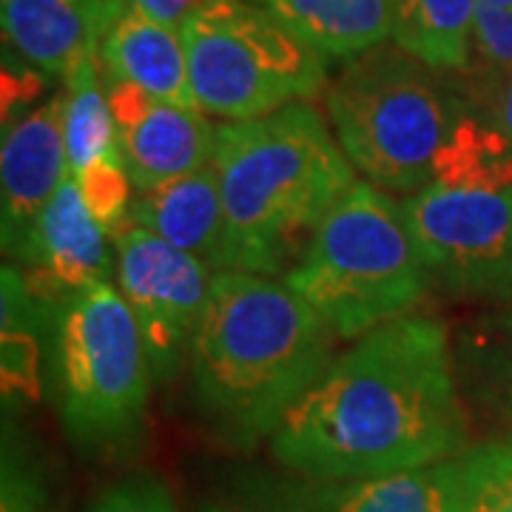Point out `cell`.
<instances>
[{"mask_svg":"<svg viewBox=\"0 0 512 512\" xmlns=\"http://www.w3.org/2000/svg\"><path fill=\"white\" fill-rule=\"evenodd\" d=\"M467 433L450 330L410 313L333 356L271 450L296 476L382 478L453 461L470 450Z\"/></svg>","mask_w":512,"mask_h":512,"instance_id":"1","label":"cell"},{"mask_svg":"<svg viewBox=\"0 0 512 512\" xmlns=\"http://www.w3.org/2000/svg\"><path fill=\"white\" fill-rule=\"evenodd\" d=\"M336 336L274 276L217 271L191 350V396L217 436L254 447L274 436L333 359Z\"/></svg>","mask_w":512,"mask_h":512,"instance_id":"2","label":"cell"},{"mask_svg":"<svg viewBox=\"0 0 512 512\" xmlns=\"http://www.w3.org/2000/svg\"><path fill=\"white\" fill-rule=\"evenodd\" d=\"M228 271L285 276L348 194L356 168L311 103L217 126Z\"/></svg>","mask_w":512,"mask_h":512,"instance_id":"3","label":"cell"},{"mask_svg":"<svg viewBox=\"0 0 512 512\" xmlns=\"http://www.w3.org/2000/svg\"><path fill=\"white\" fill-rule=\"evenodd\" d=\"M402 214L430 288L512 308V137L470 111Z\"/></svg>","mask_w":512,"mask_h":512,"instance_id":"4","label":"cell"},{"mask_svg":"<svg viewBox=\"0 0 512 512\" xmlns=\"http://www.w3.org/2000/svg\"><path fill=\"white\" fill-rule=\"evenodd\" d=\"M325 103L350 165L390 197H410L433 180L441 148L470 114L461 83L396 43L348 60Z\"/></svg>","mask_w":512,"mask_h":512,"instance_id":"5","label":"cell"},{"mask_svg":"<svg viewBox=\"0 0 512 512\" xmlns=\"http://www.w3.org/2000/svg\"><path fill=\"white\" fill-rule=\"evenodd\" d=\"M282 282L336 339L410 316L430 291L402 205L362 180L336 202Z\"/></svg>","mask_w":512,"mask_h":512,"instance_id":"6","label":"cell"},{"mask_svg":"<svg viewBox=\"0 0 512 512\" xmlns=\"http://www.w3.org/2000/svg\"><path fill=\"white\" fill-rule=\"evenodd\" d=\"M52 382L77 444L109 450L140 439L151 365L137 319L111 282L89 285L55 311Z\"/></svg>","mask_w":512,"mask_h":512,"instance_id":"7","label":"cell"},{"mask_svg":"<svg viewBox=\"0 0 512 512\" xmlns=\"http://www.w3.org/2000/svg\"><path fill=\"white\" fill-rule=\"evenodd\" d=\"M180 32L197 106L222 123L311 103L328 89L325 57L254 0H205Z\"/></svg>","mask_w":512,"mask_h":512,"instance_id":"8","label":"cell"},{"mask_svg":"<svg viewBox=\"0 0 512 512\" xmlns=\"http://www.w3.org/2000/svg\"><path fill=\"white\" fill-rule=\"evenodd\" d=\"M114 251L120 293L143 333L151 376L157 382H171L188 365L191 339L208 305L214 271L197 256L137 225H128L114 239Z\"/></svg>","mask_w":512,"mask_h":512,"instance_id":"9","label":"cell"},{"mask_svg":"<svg viewBox=\"0 0 512 512\" xmlns=\"http://www.w3.org/2000/svg\"><path fill=\"white\" fill-rule=\"evenodd\" d=\"M69 171L66 89L43 106L6 123L0 148V220L3 248L23 265L46 205Z\"/></svg>","mask_w":512,"mask_h":512,"instance_id":"10","label":"cell"},{"mask_svg":"<svg viewBox=\"0 0 512 512\" xmlns=\"http://www.w3.org/2000/svg\"><path fill=\"white\" fill-rule=\"evenodd\" d=\"M120 154L137 194L214 163L217 126L205 111L163 103L131 83H109Z\"/></svg>","mask_w":512,"mask_h":512,"instance_id":"11","label":"cell"},{"mask_svg":"<svg viewBox=\"0 0 512 512\" xmlns=\"http://www.w3.org/2000/svg\"><path fill=\"white\" fill-rule=\"evenodd\" d=\"M242 512H453V461L382 478H251Z\"/></svg>","mask_w":512,"mask_h":512,"instance_id":"12","label":"cell"},{"mask_svg":"<svg viewBox=\"0 0 512 512\" xmlns=\"http://www.w3.org/2000/svg\"><path fill=\"white\" fill-rule=\"evenodd\" d=\"M23 265L29 268L26 285L32 296L52 311L89 285L109 282L114 254L106 242V231L80 197L72 171H66L37 222Z\"/></svg>","mask_w":512,"mask_h":512,"instance_id":"13","label":"cell"},{"mask_svg":"<svg viewBox=\"0 0 512 512\" xmlns=\"http://www.w3.org/2000/svg\"><path fill=\"white\" fill-rule=\"evenodd\" d=\"M126 0H0L3 40L32 69L63 80L100 52L103 35Z\"/></svg>","mask_w":512,"mask_h":512,"instance_id":"14","label":"cell"},{"mask_svg":"<svg viewBox=\"0 0 512 512\" xmlns=\"http://www.w3.org/2000/svg\"><path fill=\"white\" fill-rule=\"evenodd\" d=\"M128 225H137L185 254L197 256L214 274L228 271L225 208L214 163L137 194Z\"/></svg>","mask_w":512,"mask_h":512,"instance_id":"15","label":"cell"},{"mask_svg":"<svg viewBox=\"0 0 512 512\" xmlns=\"http://www.w3.org/2000/svg\"><path fill=\"white\" fill-rule=\"evenodd\" d=\"M100 66L109 83H131L151 97L200 109L191 89L183 32L126 6L100 43Z\"/></svg>","mask_w":512,"mask_h":512,"instance_id":"16","label":"cell"},{"mask_svg":"<svg viewBox=\"0 0 512 512\" xmlns=\"http://www.w3.org/2000/svg\"><path fill=\"white\" fill-rule=\"evenodd\" d=\"M325 60H353L393 37V0H254Z\"/></svg>","mask_w":512,"mask_h":512,"instance_id":"17","label":"cell"},{"mask_svg":"<svg viewBox=\"0 0 512 512\" xmlns=\"http://www.w3.org/2000/svg\"><path fill=\"white\" fill-rule=\"evenodd\" d=\"M453 356L467 407L512 436V308L470 319L453 339Z\"/></svg>","mask_w":512,"mask_h":512,"instance_id":"18","label":"cell"},{"mask_svg":"<svg viewBox=\"0 0 512 512\" xmlns=\"http://www.w3.org/2000/svg\"><path fill=\"white\" fill-rule=\"evenodd\" d=\"M481 0H393V43L441 74H461Z\"/></svg>","mask_w":512,"mask_h":512,"instance_id":"19","label":"cell"},{"mask_svg":"<svg viewBox=\"0 0 512 512\" xmlns=\"http://www.w3.org/2000/svg\"><path fill=\"white\" fill-rule=\"evenodd\" d=\"M100 77V52L83 57V63L66 77V160L72 174L120 151L109 92L103 89Z\"/></svg>","mask_w":512,"mask_h":512,"instance_id":"20","label":"cell"},{"mask_svg":"<svg viewBox=\"0 0 512 512\" xmlns=\"http://www.w3.org/2000/svg\"><path fill=\"white\" fill-rule=\"evenodd\" d=\"M37 302L26 276L18 268H3V393L29 396L37 393Z\"/></svg>","mask_w":512,"mask_h":512,"instance_id":"21","label":"cell"},{"mask_svg":"<svg viewBox=\"0 0 512 512\" xmlns=\"http://www.w3.org/2000/svg\"><path fill=\"white\" fill-rule=\"evenodd\" d=\"M453 512H512V441H490L453 458Z\"/></svg>","mask_w":512,"mask_h":512,"instance_id":"22","label":"cell"},{"mask_svg":"<svg viewBox=\"0 0 512 512\" xmlns=\"http://www.w3.org/2000/svg\"><path fill=\"white\" fill-rule=\"evenodd\" d=\"M507 77H512V9L481 0L470 32V52L461 83L490 86Z\"/></svg>","mask_w":512,"mask_h":512,"instance_id":"23","label":"cell"},{"mask_svg":"<svg viewBox=\"0 0 512 512\" xmlns=\"http://www.w3.org/2000/svg\"><path fill=\"white\" fill-rule=\"evenodd\" d=\"M80 197L86 202V208L92 211V217L100 222V228L117 239L128 228V214H131V177H128L123 154L114 151L100 160H94L86 168H80L74 174Z\"/></svg>","mask_w":512,"mask_h":512,"instance_id":"24","label":"cell"},{"mask_svg":"<svg viewBox=\"0 0 512 512\" xmlns=\"http://www.w3.org/2000/svg\"><path fill=\"white\" fill-rule=\"evenodd\" d=\"M89 512H180L174 493L154 476H134L120 481L94 501Z\"/></svg>","mask_w":512,"mask_h":512,"instance_id":"25","label":"cell"},{"mask_svg":"<svg viewBox=\"0 0 512 512\" xmlns=\"http://www.w3.org/2000/svg\"><path fill=\"white\" fill-rule=\"evenodd\" d=\"M0 512H40L43 495L37 487L35 470L23 458L9 450H3V493H0Z\"/></svg>","mask_w":512,"mask_h":512,"instance_id":"26","label":"cell"},{"mask_svg":"<svg viewBox=\"0 0 512 512\" xmlns=\"http://www.w3.org/2000/svg\"><path fill=\"white\" fill-rule=\"evenodd\" d=\"M461 92L467 97L473 114L512 137V77L490 83V86H464L461 83Z\"/></svg>","mask_w":512,"mask_h":512,"instance_id":"27","label":"cell"},{"mask_svg":"<svg viewBox=\"0 0 512 512\" xmlns=\"http://www.w3.org/2000/svg\"><path fill=\"white\" fill-rule=\"evenodd\" d=\"M43 80H49V77H43L29 63H23L20 57H12V63L6 57V63H3V117L6 120H9V114H15V120L23 117L20 109L29 106L40 94Z\"/></svg>","mask_w":512,"mask_h":512,"instance_id":"28","label":"cell"},{"mask_svg":"<svg viewBox=\"0 0 512 512\" xmlns=\"http://www.w3.org/2000/svg\"><path fill=\"white\" fill-rule=\"evenodd\" d=\"M202 3L205 0H126V6L131 9L160 20V23H168V26H177V29L200 9Z\"/></svg>","mask_w":512,"mask_h":512,"instance_id":"29","label":"cell"},{"mask_svg":"<svg viewBox=\"0 0 512 512\" xmlns=\"http://www.w3.org/2000/svg\"><path fill=\"white\" fill-rule=\"evenodd\" d=\"M487 3H495V6H504V9H512V0H487Z\"/></svg>","mask_w":512,"mask_h":512,"instance_id":"30","label":"cell"},{"mask_svg":"<svg viewBox=\"0 0 512 512\" xmlns=\"http://www.w3.org/2000/svg\"><path fill=\"white\" fill-rule=\"evenodd\" d=\"M205 512H225V510H222V507H208Z\"/></svg>","mask_w":512,"mask_h":512,"instance_id":"31","label":"cell"}]
</instances>
